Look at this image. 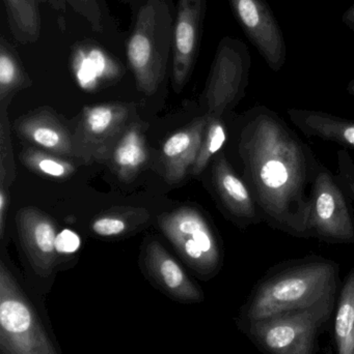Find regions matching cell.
<instances>
[{"mask_svg":"<svg viewBox=\"0 0 354 354\" xmlns=\"http://www.w3.org/2000/svg\"><path fill=\"white\" fill-rule=\"evenodd\" d=\"M67 2L73 10L89 22L93 30L102 31V12L97 0H67Z\"/></svg>","mask_w":354,"mask_h":354,"instance_id":"28","label":"cell"},{"mask_svg":"<svg viewBox=\"0 0 354 354\" xmlns=\"http://www.w3.org/2000/svg\"><path fill=\"white\" fill-rule=\"evenodd\" d=\"M208 120L204 114L164 141L160 151V168L162 176L170 185L182 181L193 168Z\"/></svg>","mask_w":354,"mask_h":354,"instance_id":"16","label":"cell"},{"mask_svg":"<svg viewBox=\"0 0 354 354\" xmlns=\"http://www.w3.org/2000/svg\"><path fill=\"white\" fill-rule=\"evenodd\" d=\"M145 124L134 120L123 133L110 157L114 174L125 183L133 180L149 158L145 142Z\"/></svg>","mask_w":354,"mask_h":354,"instance_id":"18","label":"cell"},{"mask_svg":"<svg viewBox=\"0 0 354 354\" xmlns=\"http://www.w3.org/2000/svg\"><path fill=\"white\" fill-rule=\"evenodd\" d=\"M235 20L270 70L280 72L287 62V44L280 23L266 0H228Z\"/></svg>","mask_w":354,"mask_h":354,"instance_id":"10","label":"cell"},{"mask_svg":"<svg viewBox=\"0 0 354 354\" xmlns=\"http://www.w3.org/2000/svg\"><path fill=\"white\" fill-rule=\"evenodd\" d=\"M0 347L3 354H57L37 312L0 262Z\"/></svg>","mask_w":354,"mask_h":354,"instance_id":"4","label":"cell"},{"mask_svg":"<svg viewBox=\"0 0 354 354\" xmlns=\"http://www.w3.org/2000/svg\"><path fill=\"white\" fill-rule=\"evenodd\" d=\"M334 299L251 324L254 338L272 354H314L316 333L332 313Z\"/></svg>","mask_w":354,"mask_h":354,"instance_id":"8","label":"cell"},{"mask_svg":"<svg viewBox=\"0 0 354 354\" xmlns=\"http://www.w3.org/2000/svg\"><path fill=\"white\" fill-rule=\"evenodd\" d=\"M10 193L8 187H0V237L3 239L6 214L10 207Z\"/></svg>","mask_w":354,"mask_h":354,"instance_id":"29","label":"cell"},{"mask_svg":"<svg viewBox=\"0 0 354 354\" xmlns=\"http://www.w3.org/2000/svg\"><path fill=\"white\" fill-rule=\"evenodd\" d=\"M309 1H313V0H309Z\"/></svg>","mask_w":354,"mask_h":354,"instance_id":"33","label":"cell"},{"mask_svg":"<svg viewBox=\"0 0 354 354\" xmlns=\"http://www.w3.org/2000/svg\"><path fill=\"white\" fill-rule=\"evenodd\" d=\"M8 106L10 104H0V187L8 189L14 183L17 177L8 120Z\"/></svg>","mask_w":354,"mask_h":354,"instance_id":"26","label":"cell"},{"mask_svg":"<svg viewBox=\"0 0 354 354\" xmlns=\"http://www.w3.org/2000/svg\"><path fill=\"white\" fill-rule=\"evenodd\" d=\"M143 262L151 280L172 299L184 303H197L203 299V291L159 241H150L145 245Z\"/></svg>","mask_w":354,"mask_h":354,"instance_id":"15","label":"cell"},{"mask_svg":"<svg viewBox=\"0 0 354 354\" xmlns=\"http://www.w3.org/2000/svg\"><path fill=\"white\" fill-rule=\"evenodd\" d=\"M338 174L337 180L344 189L351 201L354 202V161L346 149H341L337 155Z\"/></svg>","mask_w":354,"mask_h":354,"instance_id":"27","label":"cell"},{"mask_svg":"<svg viewBox=\"0 0 354 354\" xmlns=\"http://www.w3.org/2000/svg\"><path fill=\"white\" fill-rule=\"evenodd\" d=\"M342 22L345 26L354 31V3L343 12Z\"/></svg>","mask_w":354,"mask_h":354,"instance_id":"31","label":"cell"},{"mask_svg":"<svg viewBox=\"0 0 354 354\" xmlns=\"http://www.w3.org/2000/svg\"><path fill=\"white\" fill-rule=\"evenodd\" d=\"M291 122L307 137L332 141L345 149H354V120L316 110L289 108Z\"/></svg>","mask_w":354,"mask_h":354,"instance_id":"17","label":"cell"},{"mask_svg":"<svg viewBox=\"0 0 354 354\" xmlns=\"http://www.w3.org/2000/svg\"><path fill=\"white\" fill-rule=\"evenodd\" d=\"M21 163L37 176L47 178H70L77 168L72 160L60 157L37 147H26L20 155Z\"/></svg>","mask_w":354,"mask_h":354,"instance_id":"24","label":"cell"},{"mask_svg":"<svg viewBox=\"0 0 354 354\" xmlns=\"http://www.w3.org/2000/svg\"><path fill=\"white\" fill-rule=\"evenodd\" d=\"M211 183L222 212L239 228L263 222L249 185L222 151L212 161Z\"/></svg>","mask_w":354,"mask_h":354,"instance_id":"12","label":"cell"},{"mask_svg":"<svg viewBox=\"0 0 354 354\" xmlns=\"http://www.w3.org/2000/svg\"><path fill=\"white\" fill-rule=\"evenodd\" d=\"M72 68L77 83L93 91L102 83L114 82L121 77L118 64L100 48L82 47L74 51Z\"/></svg>","mask_w":354,"mask_h":354,"instance_id":"19","label":"cell"},{"mask_svg":"<svg viewBox=\"0 0 354 354\" xmlns=\"http://www.w3.org/2000/svg\"><path fill=\"white\" fill-rule=\"evenodd\" d=\"M33 85L14 46L0 37V104H10L19 91Z\"/></svg>","mask_w":354,"mask_h":354,"instance_id":"21","label":"cell"},{"mask_svg":"<svg viewBox=\"0 0 354 354\" xmlns=\"http://www.w3.org/2000/svg\"><path fill=\"white\" fill-rule=\"evenodd\" d=\"M207 0H178L172 35V88L181 93L188 82L201 48Z\"/></svg>","mask_w":354,"mask_h":354,"instance_id":"11","label":"cell"},{"mask_svg":"<svg viewBox=\"0 0 354 354\" xmlns=\"http://www.w3.org/2000/svg\"><path fill=\"white\" fill-rule=\"evenodd\" d=\"M21 247L35 272L51 274L57 260V228L51 216L35 206H26L16 216Z\"/></svg>","mask_w":354,"mask_h":354,"instance_id":"13","label":"cell"},{"mask_svg":"<svg viewBox=\"0 0 354 354\" xmlns=\"http://www.w3.org/2000/svg\"><path fill=\"white\" fill-rule=\"evenodd\" d=\"M251 56L245 41L224 37L218 43L202 103L208 118H224L245 97Z\"/></svg>","mask_w":354,"mask_h":354,"instance_id":"5","label":"cell"},{"mask_svg":"<svg viewBox=\"0 0 354 354\" xmlns=\"http://www.w3.org/2000/svg\"><path fill=\"white\" fill-rule=\"evenodd\" d=\"M134 113L132 105L122 102L85 106L74 133L75 159L85 164L109 162Z\"/></svg>","mask_w":354,"mask_h":354,"instance_id":"9","label":"cell"},{"mask_svg":"<svg viewBox=\"0 0 354 354\" xmlns=\"http://www.w3.org/2000/svg\"><path fill=\"white\" fill-rule=\"evenodd\" d=\"M37 4L46 3L49 4L50 6L54 8V10H58V12H64L67 10V0H35Z\"/></svg>","mask_w":354,"mask_h":354,"instance_id":"30","label":"cell"},{"mask_svg":"<svg viewBox=\"0 0 354 354\" xmlns=\"http://www.w3.org/2000/svg\"><path fill=\"white\" fill-rule=\"evenodd\" d=\"M336 176L320 162L312 189L310 239L328 245H353L354 212Z\"/></svg>","mask_w":354,"mask_h":354,"instance_id":"7","label":"cell"},{"mask_svg":"<svg viewBox=\"0 0 354 354\" xmlns=\"http://www.w3.org/2000/svg\"><path fill=\"white\" fill-rule=\"evenodd\" d=\"M174 22L163 0H147L137 12L126 54L137 89L145 95H154L166 76Z\"/></svg>","mask_w":354,"mask_h":354,"instance_id":"3","label":"cell"},{"mask_svg":"<svg viewBox=\"0 0 354 354\" xmlns=\"http://www.w3.org/2000/svg\"><path fill=\"white\" fill-rule=\"evenodd\" d=\"M235 151L263 222L310 239L312 189L320 164L313 151L276 111L259 104L239 118Z\"/></svg>","mask_w":354,"mask_h":354,"instance_id":"1","label":"cell"},{"mask_svg":"<svg viewBox=\"0 0 354 354\" xmlns=\"http://www.w3.org/2000/svg\"><path fill=\"white\" fill-rule=\"evenodd\" d=\"M335 335L338 354H354V268L341 290Z\"/></svg>","mask_w":354,"mask_h":354,"instance_id":"23","label":"cell"},{"mask_svg":"<svg viewBox=\"0 0 354 354\" xmlns=\"http://www.w3.org/2000/svg\"><path fill=\"white\" fill-rule=\"evenodd\" d=\"M340 266L317 255L283 262L260 281L249 307L251 324L335 299Z\"/></svg>","mask_w":354,"mask_h":354,"instance_id":"2","label":"cell"},{"mask_svg":"<svg viewBox=\"0 0 354 354\" xmlns=\"http://www.w3.org/2000/svg\"><path fill=\"white\" fill-rule=\"evenodd\" d=\"M208 118L209 120L204 132L197 160L191 169V174L195 176L203 174L204 170L213 161L214 158L222 151L228 139L224 118Z\"/></svg>","mask_w":354,"mask_h":354,"instance_id":"25","label":"cell"},{"mask_svg":"<svg viewBox=\"0 0 354 354\" xmlns=\"http://www.w3.org/2000/svg\"><path fill=\"white\" fill-rule=\"evenodd\" d=\"M347 93L351 95V97H354V78L353 80H351V82L348 83L346 87Z\"/></svg>","mask_w":354,"mask_h":354,"instance_id":"32","label":"cell"},{"mask_svg":"<svg viewBox=\"0 0 354 354\" xmlns=\"http://www.w3.org/2000/svg\"><path fill=\"white\" fill-rule=\"evenodd\" d=\"M158 226L182 259L203 276L216 274L222 266V250L213 226L197 208L180 207L163 212Z\"/></svg>","mask_w":354,"mask_h":354,"instance_id":"6","label":"cell"},{"mask_svg":"<svg viewBox=\"0 0 354 354\" xmlns=\"http://www.w3.org/2000/svg\"><path fill=\"white\" fill-rule=\"evenodd\" d=\"M6 18L12 37L18 43L28 45L41 35V17L35 0H3Z\"/></svg>","mask_w":354,"mask_h":354,"instance_id":"22","label":"cell"},{"mask_svg":"<svg viewBox=\"0 0 354 354\" xmlns=\"http://www.w3.org/2000/svg\"><path fill=\"white\" fill-rule=\"evenodd\" d=\"M14 128L19 138L35 147L75 159L74 135L51 108H37L21 116L15 122Z\"/></svg>","mask_w":354,"mask_h":354,"instance_id":"14","label":"cell"},{"mask_svg":"<svg viewBox=\"0 0 354 354\" xmlns=\"http://www.w3.org/2000/svg\"><path fill=\"white\" fill-rule=\"evenodd\" d=\"M149 220L150 212L145 208L118 206L96 216L89 228L98 236L114 239L141 228Z\"/></svg>","mask_w":354,"mask_h":354,"instance_id":"20","label":"cell"}]
</instances>
